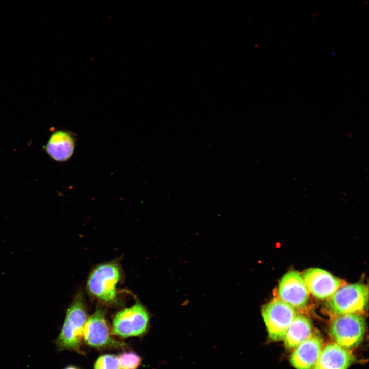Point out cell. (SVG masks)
<instances>
[{"instance_id": "cell-1", "label": "cell", "mask_w": 369, "mask_h": 369, "mask_svg": "<svg viewBox=\"0 0 369 369\" xmlns=\"http://www.w3.org/2000/svg\"><path fill=\"white\" fill-rule=\"evenodd\" d=\"M87 319L83 294L79 292L67 309L60 333L54 341L58 352L80 351Z\"/></svg>"}, {"instance_id": "cell-2", "label": "cell", "mask_w": 369, "mask_h": 369, "mask_svg": "<svg viewBox=\"0 0 369 369\" xmlns=\"http://www.w3.org/2000/svg\"><path fill=\"white\" fill-rule=\"evenodd\" d=\"M119 264L110 262L99 264L90 273L87 281L90 293L99 300L107 303L115 301L116 287L121 278Z\"/></svg>"}, {"instance_id": "cell-3", "label": "cell", "mask_w": 369, "mask_h": 369, "mask_svg": "<svg viewBox=\"0 0 369 369\" xmlns=\"http://www.w3.org/2000/svg\"><path fill=\"white\" fill-rule=\"evenodd\" d=\"M365 332V319L359 313L336 315L329 326L330 334L335 342L350 350L361 343Z\"/></svg>"}, {"instance_id": "cell-4", "label": "cell", "mask_w": 369, "mask_h": 369, "mask_svg": "<svg viewBox=\"0 0 369 369\" xmlns=\"http://www.w3.org/2000/svg\"><path fill=\"white\" fill-rule=\"evenodd\" d=\"M367 303V288L362 283L345 284L327 300L328 308L336 315L360 314L365 310Z\"/></svg>"}, {"instance_id": "cell-5", "label": "cell", "mask_w": 369, "mask_h": 369, "mask_svg": "<svg viewBox=\"0 0 369 369\" xmlns=\"http://www.w3.org/2000/svg\"><path fill=\"white\" fill-rule=\"evenodd\" d=\"M261 314L268 337L273 341L283 339L289 325L297 314L295 308L279 298H274L264 305Z\"/></svg>"}, {"instance_id": "cell-6", "label": "cell", "mask_w": 369, "mask_h": 369, "mask_svg": "<svg viewBox=\"0 0 369 369\" xmlns=\"http://www.w3.org/2000/svg\"><path fill=\"white\" fill-rule=\"evenodd\" d=\"M149 320L147 309L136 303L115 314L112 321L113 333L122 338L141 336L147 331Z\"/></svg>"}, {"instance_id": "cell-7", "label": "cell", "mask_w": 369, "mask_h": 369, "mask_svg": "<svg viewBox=\"0 0 369 369\" xmlns=\"http://www.w3.org/2000/svg\"><path fill=\"white\" fill-rule=\"evenodd\" d=\"M83 339L87 345L98 349L121 347L125 345L112 336L104 313L100 309H97L88 318L84 329Z\"/></svg>"}, {"instance_id": "cell-8", "label": "cell", "mask_w": 369, "mask_h": 369, "mask_svg": "<svg viewBox=\"0 0 369 369\" xmlns=\"http://www.w3.org/2000/svg\"><path fill=\"white\" fill-rule=\"evenodd\" d=\"M278 298L295 309L306 306L310 293L302 275L290 270L281 278L278 286Z\"/></svg>"}, {"instance_id": "cell-9", "label": "cell", "mask_w": 369, "mask_h": 369, "mask_svg": "<svg viewBox=\"0 0 369 369\" xmlns=\"http://www.w3.org/2000/svg\"><path fill=\"white\" fill-rule=\"evenodd\" d=\"M302 276L309 293L321 300L329 299L340 287L345 284L344 281L321 268H309Z\"/></svg>"}, {"instance_id": "cell-10", "label": "cell", "mask_w": 369, "mask_h": 369, "mask_svg": "<svg viewBox=\"0 0 369 369\" xmlns=\"http://www.w3.org/2000/svg\"><path fill=\"white\" fill-rule=\"evenodd\" d=\"M322 340L317 333L313 334L293 349L290 362L295 369H313L322 348Z\"/></svg>"}, {"instance_id": "cell-11", "label": "cell", "mask_w": 369, "mask_h": 369, "mask_svg": "<svg viewBox=\"0 0 369 369\" xmlns=\"http://www.w3.org/2000/svg\"><path fill=\"white\" fill-rule=\"evenodd\" d=\"M353 361L350 350L334 342L322 347L313 369H347Z\"/></svg>"}, {"instance_id": "cell-12", "label": "cell", "mask_w": 369, "mask_h": 369, "mask_svg": "<svg viewBox=\"0 0 369 369\" xmlns=\"http://www.w3.org/2000/svg\"><path fill=\"white\" fill-rule=\"evenodd\" d=\"M75 147L74 136L69 131L57 130L50 137L45 146L48 155L58 162L68 160L72 156Z\"/></svg>"}, {"instance_id": "cell-13", "label": "cell", "mask_w": 369, "mask_h": 369, "mask_svg": "<svg viewBox=\"0 0 369 369\" xmlns=\"http://www.w3.org/2000/svg\"><path fill=\"white\" fill-rule=\"evenodd\" d=\"M310 319L305 315L296 314L289 325L283 338L288 350H293L313 334Z\"/></svg>"}, {"instance_id": "cell-14", "label": "cell", "mask_w": 369, "mask_h": 369, "mask_svg": "<svg viewBox=\"0 0 369 369\" xmlns=\"http://www.w3.org/2000/svg\"><path fill=\"white\" fill-rule=\"evenodd\" d=\"M94 369H123L118 357L112 354H105L96 360Z\"/></svg>"}, {"instance_id": "cell-15", "label": "cell", "mask_w": 369, "mask_h": 369, "mask_svg": "<svg viewBox=\"0 0 369 369\" xmlns=\"http://www.w3.org/2000/svg\"><path fill=\"white\" fill-rule=\"evenodd\" d=\"M118 357L123 369H137L141 362L140 357L132 352L122 353Z\"/></svg>"}, {"instance_id": "cell-16", "label": "cell", "mask_w": 369, "mask_h": 369, "mask_svg": "<svg viewBox=\"0 0 369 369\" xmlns=\"http://www.w3.org/2000/svg\"><path fill=\"white\" fill-rule=\"evenodd\" d=\"M63 369H79L74 365H68Z\"/></svg>"}]
</instances>
